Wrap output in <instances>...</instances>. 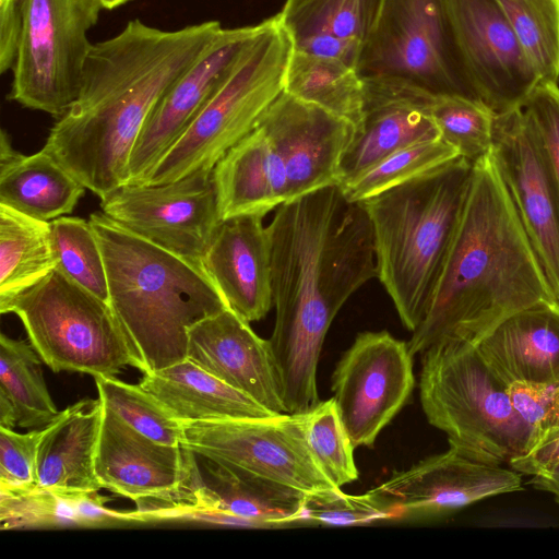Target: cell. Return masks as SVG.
Instances as JSON below:
<instances>
[{"label": "cell", "instance_id": "47", "mask_svg": "<svg viewBox=\"0 0 559 559\" xmlns=\"http://www.w3.org/2000/svg\"><path fill=\"white\" fill-rule=\"evenodd\" d=\"M16 425L17 417L13 404L0 394V427L13 429Z\"/></svg>", "mask_w": 559, "mask_h": 559}, {"label": "cell", "instance_id": "5", "mask_svg": "<svg viewBox=\"0 0 559 559\" xmlns=\"http://www.w3.org/2000/svg\"><path fill=\"white\" fill-rule=\"evenodd\" d=\"M459 157L360 202L372 229L377 277L411 332L423 321L472 179Z\"/></svg>", "mask_w": 559, "mask_h": 559}, {"label": "cell", "instance_id": "38", "mask_svg": "<svg viewBox=\"0 0 559 559\" xmlns=\"http://www.w3.org/2000/svg\"><path fill=\"white\" fill-rule=\"evenodd\" d=\"M76 491L56 490L38 483L0 486L1 530L82 526Z\"/></svg>", "mask_w": 559, "mask_h": 559}, {"label": "cell", "instance_id": "20", "mask_svg": "<svg viewBox=\"0 0 559 559\" xmlns=\"http://www.w3.org/2000/svg\"><path fill=\"white\" fill-rule=\"evenodd\" d=\"M187 358L273 414L287 413L269 340L230 308L189 329Z\"/></svg>", "mask_w": 559, "mask_h": 559}, {"label": "cell", "instance_id": "7", "mask_svg": "<svg viewBox=\"0 0 559 559\" xmlns=\"http://www.w3.org/2000/svg\"><path fill=\"white\" fill-rule=\"evenodd\" d=\"M293 43L280 15L259 23L226 76L145 183L162 185L216 163L254 130L284 92Z\"/></svg>", "mask_w": 559, "mask_h": 559}, {"label": "cell", "instance_id": "11", "mask_svg": "<svg viewBox=\"0 0 559 559\" xmlns=\"http://www.w3.org/2000/svg\"><path fill=\"white\" fill-rule=\"evenodd\" d=\"M307 413L183 423L181 445L306 495L337 490L322 473L306 439Z\"/></svg>", "mask_w": 559, "mask_h": 559}, {"label": "cell", "instance_id": "32", "mask_svg": "<svg viewBox=\"0 0 559 559\" xmlns=\"http://www.w3.org/2000/svg\"><path fill=\"white\" fill-rule=\"evenodd\" d=\"M383 0H286L280 20L290 40L330 34L365 44L378 21Z\"/></svg>", "mask_w": 559, "mask_h": 559}, {"label": "cell", "instance_id": "34", "mask_svg": "<svg viewBox=\"0 0 559 559\" xmlns=\"http://www.w3.org/2000/svg\"><path fill=\"white\" fill-rule=\"evenodd\" d=\"M540 82L559 81V0H497Z\"/></svg>", "mask_w": 559, "mask_h": 559}, {"label": "cell", "instance_id": "28", "mask_svg": "<svg viewBox=\"0 0 559 559\" xmlns=\"http://www.w3.org/2000/svg\"><path fill=\"white\" fill-rule=\"evenodd\" d=\"M212 176L222 221L245 215L264 217L281 205L270 147L258 126L216 163Z\"/></svg>", "mask_w": 559, "mask_h": 559}, {"label": "cell", "instance_id": "35", "mask_svg": "<svg viewBox=\"0 0 559 559\" xmlns=\"http://www.w3.org/2000/svg\"><path fill=\"white\" fill-rule=\"evenodd\" d=\"M430 115L440 138L471 163L489 154L496 112L483 100L457 94H432Z\"/></svg>", "mask_w": 559, "mask_h": 559}, {"label": "cell", "instance_id": "44", "mask_svg": "<svg viewBox=\"0 0 559 559\" xmlns=\"http://www.w3.org/2000/svg\"><path fill=\"white\" fill-rule=\"evenodd\" d=\"M293 49L343 62L357 70L364 43L330 34H311L292 41Z\"/></svg>", "mask_w": 559, "mask_h": 559}, {"label": "cell", "instance_id": "14", "mask_svg": "<svg viewBox=\"0 0 559 559\" xmlns=\"http://www.w3.org/2000/svg\"><path fill=\"white\" fill-rule=\"evenodd\" d=\"M281 204L341 183V163L355 127L283 92L262 116Z\"/></svg>", "mask_w": 559, "mask_h": 559}, {"label": "cell", "instance_id": "4", "mask_svg": "<svg viewBox=\"0 0 559 559\" xmlns=\"http://www.w3.org/2000/svg\"><path fill=\"white\" fill-rule=\"evenodd\" d=\"M107 272L109 304L142 373L187 358L188 332L229 308L204 269L135 235L103 212L88 218Z\"/></svg>", "mask_w": 559, "mask_h": 559}, {"label": "cell", "instance_id": "9", "mask_svg": "<svg viewBox=\"0 0 559 559\" xmlns=\"http://www.w3.org/2000/svg\"><path fill=\"white\" fill-rule=\"evenodd\" d=\"M98 0H20L21 31L9 98L57 119L75 100Z\"/></svg>", "mask_w": 559, "mask_h": 559}, {"label": "cell", "instance_id": "24", "mask_svg": "<svg viewBox=\"0 0 559 559\" xmlns=\"http://www.w3.org/2000/svg\"><path fill=\"white\" fill-rule=\"evenodd\" d=\"M202 511L235 519L239 526L304 522L306 493L235 465L197 455Z\"/></svg>", "mask_w": 559, "mask_h": 559}, {"label": "cell", "instance_id": "18", "mask_svg": "<svg viewBox=\"0 0 559 559\" xmlns=\"http://www.w3.org/2000/svg\"><path fill=\"white\" fill-rule=\"evenodd\" d=\"M259 24L222 28L200 57L159 99L131 153L129 182L145 183L154 167L176 143L222 83Z\"/></svg>", "mask_w": 559, "mask_h": 559}, {"label": "cell", "instance_id": "21", "mask_svg": "<svg viewBox=\"0 0 559 559\" xmlns=\"http://www.w3.org/2000/svg\"><path fill=\"white\" fill-rule=\"evenodd\" d=\"M194 453L155 441L104 406L95 472L103 488L133 501L178 488Z\"/></svg>", "mask_w": 559, "mask_h": 559}, {"label": "cell", "instance_id": "17", "mask_svg": "<svg viewBox=\"0 0 559 559\" xmlns=\"http://www.w3.org/2000/svg\"><path fill=\"white\" fill-rule=\"evenodd\" d=\"M372 488L403 515L443 516L478 501L523 489L522 474L477 460L449 444Z\"/></svg>", "mask_w": 559, "mask_h": 559}, {"label": "cell", "instance_id": "40", "mask_svg": "<svg viewBox=\"0 0 559 559\" xmlns=\"http://www.w3.org/2000/svg\"><path fill=\"white\" fill-rule=\"evenodd\" d=\"M402 516L401 511L370 489L364 495H348L341 489L306 495L304 521L347 526Z\"/></svg>", "mask_w": 559, "mask_h": 559}, {"label": "cell", "instance_id": "26", "mask_svg": "<svg viewBox=\"0 0 559 559\" xmlns=\"http://www.w3.org/2000/svg\"><path fill=\"white\" fill-rule=\"evenodd\" d=\"M85 189L47 151L24 155L14 150L7 131H1L0 204L50 222L72 213Z\"/></svg>", "mask_w": 559, "mask_h": 559}, {"label": "cell", "instance_id": "2", "mask_svg": "<svg viewBox=\"0 0 559 559\" xmlns=\"http://www.w3.org/2000/svg\"><path fill=\"white\" fill-rule=\"evenodd\" d=\"M222 28L205 21L166 31L134 19L92 44L79 94L43 148L99 199L128 183L131 153L151 112Z\"/></svg>", "mask_w": 559, "mask_h": 559}, {"label": "cell", "instance_id": "23", "mask_svg": "<svg viewBox=\"0 0 559 559\" xmlns=\"http://www.w3.org/2000/svg\"><path fill=\"white\" fill-rule=\"evenodd\" d=\"M508 385L559 381V300L542 301L499 322L477 344Z\"/></svg>", "mask_w": 559, "mask_h": 559}, {"label": "cell", "instance_id": "42", "mask_svg": "<svg viewBox=\"0 0 559 559\" xmlns=\"http://www.w3.org/2000/svg\"><path fill=\"white\" fill-rule=\"evenodd\" d=\"M547 158L559 194V86L539 82L522 106Z\"/></svg>", "mask_w": 559, "mask_h": 559}, {"label": "cell", "instance_id": "41", "mask_svg": "<svg viewBox=\"0 0 559 559\" xmlns=\"http://www.w3.org/2000/svg\"><path fill=\"white\" fill-rule=\"evenodd\" d=\"M535 425L527 452L509 463L522 475L532 476L559 461V381L533 384Z\"/></svg>", "mask_w": 559, "mask_h": 559}, {"label": "cell", "instance_id": "8", "mask_svg": "<svg viewBox=\"0 0 559 559\" xmlns=\"http://www.w3.org/2000/svg\"><path fill=\"white\" fill-rule=\"evenodd\" d=\"M0 312L14 313L21 320L29 343L55 372L111 378L126 366L138 367L110 304L57 269L0 304Z\"/></svg>", "mask_w": 559, "mask_h": 559}, {"label": "cell", "instance_id": "33", "mask_svg": "<svg viewBox=\"0 0 559 559\" xmlns=\"http://www.w3.org/2000/svg\"><path fill=\"white\" fill-rule=\"evenodd\" d=\"M459 157L442 139L418 142L394 151L340 187L348 201L362 202Z\"/></svg>", "mask_w": 559, "mask_h": 559}, {"label": "cell", "instance_id": "16", "mask_svg": "<svg viewBox=\"0 0 559 559\" xmlns=\"http://www.w3.org/2000/svg\"><path fill=\"white\" fill-rule=\"evenodd\" d=\"M490 155L559 300V194L522 107L496 115Z\"/></svg>", "mask_w": 559, "mask_h": 559}, {"label": "cell", "instance_id": "39", "mask_svg": "<svg viewBox=\"0 0 559 559\" xmlns=\"http://www.w3.org/2000/svg\"><path fill=\"white\" fill-rule=\"evenodd\" d=\"M309 450L326 478L337 488L358 479L354 445L344 428L333 397L307 413Z\"/></svg>", "mask_w": 559, "mask_h": 559}, {"label": "cell", "instance_id": "6", "mask_svg": "<svg viewBox=\"0 0 559 559\" xmlns=\"http://www.w3.org/2000/svg\"><path fill=\"white\" fill-rule=\"evenodd\" d=\"M420 355L421 407L428 423L445 432L449 444L500 465L527 452L532 428L514 407L509 385L475 344L449 341Z\"/></svg>", "mask_w": 559, "mask_h": 559}, {"label": "cell", "instance_id": "12", "mask_svg": "<svg viewBox=\"0 0 559 559\" xmlns=\"http://www.w3.org/2000/svg\"><path fill=\"white\" fill-rule=\"evenodd\" d=\"M108 217L135 235L203 267L222 223L212 170L162 183H124L100 199Z\"/></svg>", "mask_w": 559, "mask_h": 559}, {"label": "cell", "instance_id": "10", "mask_svg": "<svg viewBox=\"0 0 559 559\" xmlns=\"http://www.w3.org/2000/svg\"><path fill=\"white\" fill-rule=\"evenodd\" d=\"M357 72L479 99L462 69L442 0H383Z\"/></svg>", "mask_w": 559, "mask_h": 559}, {"label": "cell", "instance_id": "15", "mask_svg": "<svg viewBox=\"0 0 559 559\" xmlns=\"http://www.w3.org/2000/svg\"><path fill=\"white\" fill-rule=\"evenodd\" d=\"M451 36L476 96L496 114L521 108L540 82L497 0H442Z\"/></svg>", "mask_w": 559, "mask_h": 559}, {"label": "cell", "instance_id": "43", "mask_svg": "<svg viewBox=\"0 0 559 559\" xmlns=\"http://www.w3.org/2000/svg\"><path fill=\"white\" fill-rule=\"evenodd\" d=\"M41 429L26 433L0 427V486L37 483V452Z\"/></svg>", "mask_w": 559, "mask_h": 559}, {"label": "cell", "instance_id": "19", "mask_svg": "<svg viewBox=\"0 0 559 559\" xmlns=\"http://www.w3.org/2000/svg\"><path fill=\"white\" fill-rule=\"evenodd\" d=\"M362 79L364 112L343 155L340 185L399 148L441 139L429 111L432 93L402 79Z\"/></svg>", "mask_w": 559, "mask_h": 559}, {"label": "cell", "instance_id": "37", "mask_svg": "<svg viewBox=\"0 0 559 559\" xmlns=\"http://www.w3.org/2000/svg\"><path fill=\"white\" fill-rule=\"evenodd\" d=\"M103 405L144 436L171 445H181L183 426L153 394L140 384L116 377H96Z\"/></svg>", "mask_w": 559, "mask_h": 559}, {"label": "cell", "instance_id": "36", "mask_svg": "<svg viewBox=\"0 0 559 559\" xmlns=\"http://www.w3.org/2000/svg\"><path fill=\"white\" fill-rule=\"evenodd\" d=\"M50 229L56 269L109 302L105 262L90 221L63 215L50 221Z\"/></svg>", "mask_w": 559, "mask_h": 559}, {"label": "cell", "instance_id": "22", "mask_svg": "<svg viewBox=\"0 0 559 559\" xmlns=\"http://www.w3.org/2000/svg\"><path fill=\"white\" fill-rule=\"evenodd\" d=\"M262 221L259 215L222 221L202 262L228 307L249 323L273 306L271 243Z\"/></svg>", "mask_w": 559, "mask_h": 559}, {"label": "cell", "instance_id": "29", "mask_svg": "<svg viewBox=\"0 0 559 559\" xmlns=\"http://www.w3.org/2000/svg\"><path fill=\"white\" fill-rule=\"evenodd\" d=\"M56 267L50 222L0 204V304L31 288Z\"/></svg>", "mask_w": 559, "mask_h": 559}, {"label": "cell", "instance_id": "13", "mask_svg": "<svg viewBox=\"0 0 559 559\" xmlns=\"http://www.w3.org/2000/svg\"><path fill=\"white\" fill-rule=\"evenodd\" d=\"M413 355L388 331L361 332L338 360L331 390L354 445L372 447L415 386Z\"/></svg>", "mask_w": 559, "mask_h": 559}, {"label": "cell", "instance_id": "31", "mask_svg": "<svg viewBox=\"0 0 559 559\" xmlns=\"http://www.w3.org/2000/svg\"><path fill=\"white\" fill-rule=\"evenodd\" d=\"M40 357L31 343L0 336V394L13 404L17 426L44 428L59 414L44 380Z\"/></svg>", "mask_w": 559, "mask_h": 559}, {"label": "cell", "instance_id": "46", "mask_svg": "<svg viewBox=\"0 0 559 559\" xmlns=\"http://www.w3.org/2000/svg\"><path fill=\"white\" fill-rule=\"evenodd\" d=\"M528 485L549 492L559 504V461L532 475Z\"/></svg>", "mask_w": 559, "mask_h": 559}, {"label": "cell", "instance_id": "48", "mask_svg": "<svg viewBox=\"0 0 559 559\" xmlns=\"http://www.w3.org/2000/svg\"><path fill=\"white\" fill-rule=\"evenodd\" d=\"M103 9L112 10L131 0H98Z\"/></svg>", "mask_w": 559, "mask_h": 559}, {"label": "cell", "instance_id": "3", "mask_svg": "<svg viewBox=\"0 0 559 559\" xmlns=\"http://www.w3.org/2000/svg\"><path fill=\"white\" fill-rule=\"evenodd\" d=\"M554 299L489 152L473 163L454 236L427 312L407 342L409 353L449 341L477 344L509 316Z\"/></svg>", "mask_w": 559, "mask_h": 559}, {"label": "cell", "instance_id": "27", "mask_svg": "<svg viewBox=\"0 0 559 559\" xmlns=\"http://www.w3.org/2000/svg\"><path fill=\"white\" fill-rule=\"evenodd\" d=\"M139 384L182 424L276 415L188 358L143 373Z\"/></svg>", "mask_w": 559, "mask_h": 559}, {"label": "cell", "instance_id": "1", "mask_svg": "<svg viewBox=\"0 0 559 559\" xmlns=\"http://www.w3.org/2000/svg\"><path fill=\"white\" fill-rule=\"evenodd\" d=\"M266 228L271 352L287 413H308L319 403L317 368L331 323L377 275L371 223L360 202L330 186L278 205Z\"/></svg>", "mask_w": 559, "mask_h": 559}, {"label": "cell", "instance_id": "45", "mask_svg": "<svg viewBox=\"0 0 559 559\" xmlns=\"http://www.w3.org/2000/svg\"><path fill=\"white\" fill-rule=\"evenodd\" d=\"M21 31L20 0H0V72L12 69Z\"/></svg>", "mask_w": 559, "mask_h": 559}, {"label": "cell", "instance_id": "25", "mask_svg": "<svg viewBox=\"0 0 559 559\" xmlns=\"http://www.w3.org/2000/svg\"><path fill=\"white\" fill-rule=\"evenodd\" d=\"M104 405L97 400H81L41 428L37 452V483L64 491L102 489L95 459Z\"/></svg>", "mask_w": 559, "mask_h": 559}, {"label": "cell", "instance_id": "30", "mask_svg": "<svg viewBox=\"0 0 559 559\" xmlns=\"http://www.w3.org/2000/svg\"><path fill=\"white\" fill-rule=\"evenodd\" d=\"M284 92L313 104L348 122L359 124L365 105V82L343 62L292 50Z\"/></svg>", "mask_w": 559, "mask_h": 559}]
</instances>
